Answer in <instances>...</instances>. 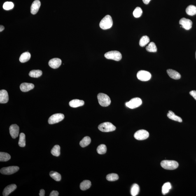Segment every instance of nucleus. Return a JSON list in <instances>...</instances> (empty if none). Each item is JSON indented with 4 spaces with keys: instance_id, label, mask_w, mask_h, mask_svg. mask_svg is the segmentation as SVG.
Returning <instances> with one entry per match:
<instances>
[{
    "instance_id": "nucleus-1",
    "label": "nucleus",
    "mask_w": 196,
    "mask_h": 196,
    "mask_svg": "<svg viewBox=\"0 0 196 196\" xmlns=\"http://www.w3.org/2000/svg\"><path fill=\"white\" fill-rule=\"evenodd\" d=\"M161 165L164 169L173 170L177 168L179 164L176 161L165 160L161 162Z\"/></svg>"
},
{
    "instance_id": "nucleus-2",
    "label": "nucleus",
    "mask_w": 196,
    "mask_h": 196,
    "mask_svg": "<svg viewBox=\"0 0 196 196\" xmlns=\"http://www.w3.org/2000/svg\"><path fill=\"white\" fill-rule=\"evenodd\" d=\"M100 27L103 29H110L113 25V20L111 16L107 15L101 21Z\"/></svg>"
},
{
    "instance_id": "nucleus-3",
    "label": "nucleus",
    "mask_w": 196,
    "mask_h": 196,
    "mask_svg": "<svg viewBox=\"0 0 196 196\" xmlns=\"http://www.w3.org/2000/svg\"><path fill=\"white\" fill-rule=\"evenodd\" d=\"M97 99L100 105L103 107L109 106L111 103L110 97L106 94L100 93L98 94Z\"/></svg>"
},
{
    "instance_id": "nucleus-4",
    "label": "nucleus",
    "mask_w": 196,
    "mask_h": 196,
    "mask_svg": "<svg viewBox=\"0 0 196 196\" xmlns=\"http://www.w3.org/2000/svg\"><path fill=\"white\" fill-rule=\"evenodd\" d=\"M98 129L101 132H108L115 131L116 127L111 122H105L100 124L98 127Z\"/></svg>"
},
{
    "instance_id": "nucleus-5",
    "label": "nucleus",
    "mask_w": 196,
    "mask_h": 196,
    "mask_svg": "<svg viewBox=\"0 0 196 196\" xmlns=\"http://www.w3.org/2000/svg\"><path fill=\"white\" fill-rule=\"evenodd\" d=\"M104 57L106 59L119 61L122 59V55L120 52L117 51H113L105 54Z\"/></svg>"
},
{
    "instance_id": "nucleus-6",
    "label": "nucleus",
    "mask_w": 196,
    "mask_h": 196,
    "mask_svg": "<svg viewBox=\"0 0 196 196\" xmlns=\"http://www.w3.org/2000/svg\"><path fill=\"white\" fill-rule=\"evenodd\" d=\"M142 104L141 99L139 98L136 97L133 98L128 102L126 103V106L130 109H133L141 106Z\"/></svg>"
},
{
    "instance_id": "nucleus-7",
    "label": "nucleus",
    "mask_w": 196,
    "mask_h": 196,
    "mask_svg": "<svg viewBox=\"0 0 196 196\" xmlns=\"http://www.w3.org/2000/svg\"><path fill=\"white\" fill-rule=\"evenodd\" d=\"M136 76L138 79L141 81H146L150 79L152 75L151 73L148 71L141 70L138 72Z\"/></svg>"
},
{
    "instance_id": "nucleus-8",
    "label": "nucleus",
    "mask_w": 196,
    "mask_h": 196,
    "mask_svg": "<svg viewBox=\"0 0 196 196\" xmlns=\"http://www.w3.org/2000/svg\"><path fill=\"white\" fill-rule=\"evenodd\" d=\"M64 118V115L62 113L55 114L49 118L48 122L50 124H54L58 123Z\"/></svg>"
},
{
    "instance_id": "nucleus-9",
    "label": "nucleus",
    "mask_w": 196,
    "mask_h": 196,
    "mask_svg": "<svg viewBox=\"0 0 196 196\" xmlns=\"http://www.w3.org/2000/svg\"><path fill=\"white\" fill-rule=\"evenodd\" d=\"M19 168L17 166H11L3 167L0 170L1 174L4 175H11L16 173L19 170Z\"/></svg>"
},
{
    "instance_id": "nucleus-10",
    "label": "nucleus",
    "mask_w": 196,
    "mask_h": 196,
    "mask_svg": "<svg viewBox=\"0 0 196 196\" xmlns=\"http://www.w3.org/2000/svg\"><path fill=\"white\" fill-rule=\"evenodd\" d=\"M149 133L145 130H140L136 132L134 134L135 139L138 140L146 139L149 136Z\"/></svg>"
},
{
    "instance_id": "nucleus-11",
    "label": "nucleus",
    "mask_w": 196,
    "mask_h": 196,
    "mask_svg": "<svg viewBox=\"0 0 196 196\" xmlns=\"http://www.w3.org/2000/svg\"><path fill=\"white\" fill-rule=\"evenodd\" d=\"M179 23L181 24V27H182L186 30H188L191 29L192 23L191 20L190 19L182 18L180 19Z\"/></svg>"
},
{
    "instance_id": "nucleus-12",
    "label": "nucleus",
    "mask_w": 196,
    "mask_h": 196,
    "mask_svg": "<svg viewBox=\"0 0 196 196\" xmlns=\"http://www.w3.org/2000/svg\"><path fill=\"white\" fill-rule=\"evenodd\" d=\"M9 130L10 134L13 139H15L18 136L19 128V126L17 124H13L10 126Z\"/></svg>"
},
{
    "instance_id": "nucleus-13",
    "label": "nucleus",
    "mask_w": 196,
    "mask_h": 196,
    "mask_svg": "<svg viewBox=\"0 0 196 196\" xmlns=\"http://www.w3.org/2000/svg\"><path fill=\"white\" fill-rule=\"evenodd\" d=\"M49 65L54 69L58 68L62 64V60L57 58H55L50 60L49 62Z\"/></svg>"
},
{
    "instance_id": "nucleus-14",
    "label": "nucleus",
    "mask_w": 196,
    "mask_h": 196,
    "mask_svg": "<svg viewBox=\"0 0 196 196\" xmlns=\"http://www.w3.org/2000/svg\"><path fill=\"white\" fill-rule=\"evenodd\" d=\"M41 3L38 0H35L32 3L31 8V13L35 15L38 13L41 7Z\"/></svg>"
},
{
    "instance_id": "nucleus-15",
    "label": "nucleus",
    "mask_w": 196,
    "mask_h": 196,
    "mask_svg": "<svg viewBox=\"0 0 196 196\" xmlns=\"http://www.w3.org/2000/svg\"><path fill=\"white\" fill-rule=\"evenodd\" d=\"M9 100L8 92L5 90L0 91V103L5 104L8 102Z\"/></svg>"
},
{
    "instance_id": "nucleus-16",
    "label": "nucleus",
    "mask_w": 196,
    "mask_h": 196,
    "mask_svg": "<svg viewBox=\"0 0 196 196\" xmlns=\"http://www.w3.org/2000/svg\"><path fill=\"white\" fill-rule=\"evenodd\" d=\"M17 188L15 184H11L8 185L5 188L3 192V195L4 196H8L12 192L14 191Z\"/></svg>"
},
{
    "instance_id": "nucleus-17",
    "label": "nucleus",
    "mask_w": 196,
    "mask_h": 196,
    "mask_svg": "<svg viewBox=\"0 0 196 196\" xmlns=\"http://www.w3.org/2000/svg\"><path fill=\"white\" fill-rule=\"evenodd\" d=\"M34 87V85L32 83H23L20 85L21 90L23 92H27L32 90Z\"/></svg>"
},
{
    "instance_id": "nucleus-18",
    "label": "nucleus",
    "mask_w": 196,
    "mask_h": 196,
    "mask_svg": "<svg viewBox=\"0 0 196 196\" xmlns=\"http://www.w3.org/2000/svg\"><path fill=\"white\" fill-rule=\"evenodd\" d=\"M167 72L171 78L175 80H178L181 78V75L178 72L172 69L167 70Z\"/></svg>"
},
{
    "instance_id": "nucleus-19",
    "label": "nucleus",
    "mask_w": 196,
    "mask_h": 196,
    "mask_svg": "<svg viewBox=\"0 0 196 196\" xmlns=\"http://www.w3.org/2000/svg\"><path fill=\"white\" fill-rule=\"evenodd\" d=\"M84 102L83 100L78 99H75L70 101L69 106L72 108H77L84 106Z\"/></svg>"
},
{
    "instance_id": "nucleus-20",
    "label": "nucleus",
    "mask_w": 196,
    "mask_h": 196,
    "mask_svg": "<svg viewBox=\"0 0 196 196\" xmlns=\"http://www.w3.org/2000/svg\"><path fill=\"white\" fill-rule=\"evenodd\" d=\"M167 116L169 118L174 120L175 121L180 122H182V120L181 117L175 115V113L172 111H169V113H167Z\"/></svg>"
},
{
    "instance_id": "nucleus-21",
    "label": "nucleus",
    "mask_w": 196,
    "mask_h": 196,
    "mask_svg": "<svg viewBox=\"0 0 196 196\" xmlns=\"http://www.w3.org/2000/svg\"><path fill=\"white\" fill-rule=\"evenodd\" d=\"M31 57V54L29 52H24L21 55L19 58V61L22 63L27 62L30 59Z\"/></svg>"
},
{
    "instance_id": "nucleus-22",
    "label": "nucleus",
    "mask_w": 196,
    "mask_h": 196,
    "mask_svg": "<svg viewBox=\"0 0 196 196\" xmlns=\"http://www.w3.org/2000/svg\"><path fill=\"white\" fill-rule=\"evenodd\" d=\"M91 186V182L89 180H84L80 183V188L82 190L85 191L88 189Z\"/></svg>"
},
{
    "instance_id": "nucleus-23",
    "label": "nucleus",
    "mask_w": 196,
    "mask_h": 196,
    "mask_svg": "<svg viewBox=\"0 0 196 196\" xmlns=\"http://www.w3.org/2000/svg\"><path fill=\"white\" fill-rule=\"evenodd\" d=\"M185 11L189 15H195L196 14V7L194 5H190L186 8Z\"/></svg>"
},
{
    "instance_id": "nucleus-24",
    "label": "nucleus",
    "mask_w": 196,
    "mask_h": 196,
    "mask_svg": "<svg viewBox=\"0 0 196 196\" xmlns=\"http://www.w3.org/2000/svg\"><path fill=\"white\" fill-rule=\"evenodd\" d=\"M11 156L9 154L5 152H0V161H8L11 159Z\"/></svg>"
},
{
    "instance_id": "nucleus-25",
    "label": "nucleus",
    "mask_w": 196,
    "mask_h": 196,
    "mask_svg": "<svg viewBox=\"0 0 196 196\" xmlns=\"http://www.w3.org/2000/svg\"><path fill=\"white\" fill-rule=\"evenodd\" d=\"M91 139L88 136H86L80 142V145L82 148H84L90 144L91 142Z\"/></svg>"
},
{
    "instance_id": "nucleus-26",
    "label": "nucleus",
    "mask_w": 196,
    "mask_h": 196,
    "mask_svg": "<svg viewBox=\"0 0 196 196\" xmlns=\"http://www.w3.org/2000/svg\"><path fill=\"white\" fill-rule=\"evenodd\" d=\"M42 71L40 70H33L29 72V76L32 78H38L42 75Z\"/></svg>"
},
{
    "instance_id": "nucleus-27",
    "label": "nucleus",
    "mask_w": 196,
    "mask_h": 196,
    "mask_svg": "<svg viewBox=\"0 0 196 196\" xmlns=\"http://www.w3.org/2000/svg\"><path fill=\"white\" fill-rule=\"evenodd\" d=\"M171 188V185L170 183L167 182L164 184L162 187V193L163 195H165L169 192V190Z\"/></svg>"
},
{
    "instance_id": "nucleus-28",
    "label": "nucleus",
    "mask_w": 196,
    "mask_h": 196,
    "mask_svg": "<svg viewBox=\"0 0 196 196\" xmlns=\"http://www.w3.org/2000/svg\"><path fill=\"white\" fill-rule=\"evenodd\" d=\"M18 144L21 147H24L26 146V136L24 133H21L19 135Z\"/></svg>"
},
{
    "instance_id": "nucleus-29",
    "label": "nucleus",
    "mask_w": 196,
    "mask_h": 196,
    "mask_svg": "<svg viewBox=\"0 0 196 196\" xmlns=\"http://www.w3.org/2000/svg\"><path fill=\"white\" fill-rule=\"evenodd\" d=\"M150 38L147 36H144L142 37L140 40L139 44L142 47H144L149 42Z\"/></svg>"
},
{
    "instance_id": "nucleus-30",
    "label": "nucleus",
    "mask_w": 196,
    "mask_h": 196,
    "mask_svg": "<svg viewBox=\"0 0 196 196\" xmlns=\"http://www.w3.org/2000/svg\"><path fill=\"white\" fill-rule=\"evenodd\" d=\"M139 185L136 184H134L132 185L131 189V194L133 196L137 195L139 193Z\"/></svg>"
},
{
    "instance_id": "nucleus-31",
    "label": "nucleus",
    "mask_w": 196,
    "mask_h": 196,
    "mask_svg": "<svg viewBox=\"0 0 196 196\" xmlns=\"http://www.w3.org/2000/svg\"><path fill=\"white\" fill-rule=\"evenodd\" d=\"M146 50L149 52H155L157 51V47L155 43L152 42L146 47Z\"/></svg>"
},
{
    "instance_id": "nucleus-32",
    "label": "nucleus",
    "mask_w": 196,
    "mask_h": 196,
    "mask_svg": "<svg viewBox=\"0 0 196 196\" xmlns=\"http://www.w3.org/2000/svg\"><path fill=\"white\" fill-rule=\"evenodd\" d=\"M60 147L59 145H56L51 150L52 155L56 157H58L60 155Z\"/></svg>"
},
{
    "instance_id": "nucleus-33",
    "label": "nucleus",
    "mask_w": 196,
    "mask_h": 196,
    "mask_svg": "<svg viewBox=\"0 0 196 196\" xmlns=\"http://www.w3.org/2000/svg\"><path fill=\"white\" fill-rule=\"evenodd\" d=\"M50 175L51 177L56 181H59L61 179V175L56 171H51L50 173Z\"/></svg>"
},
{
    "instance_id": "nucleus-34",
    "label": "nucleus",
    "mask_w": 196,
    "mask_h": 196,
    "mask_svg": "<svg viewBox=\"0 0 196 196\" xmlns=\"http://www.w3.org/2000/svg\"><path fill=\"white\" fill-rule=\"evenodd\" d=\"M107 180L109 181H117L119 178L118 175L115 173H112L108 174L106 176Z\"/></svg>"
},
{
    "instance_id": "nucleus-35",
    "label": "nucleus",
    "mask_w": 196,
    "mask_h": 196,
    "mask_svg": "<svg viewBox=\"0 0 196 196\" xmlns=\"http://www.w3.org/2000/svg\"><path fill=\"white\" fill-rule=\"evenodd\" d=\"M107 148L106 145L101 144L97 147V151L98 153L100 155H103L106 153Z\"/></svg>"
},
{
    "instance_id": "nucleus-36",
    "label": "nucleus",
    "mask_w": 196,
    "mask_h": 196,
    "mask_svg": "<svg viewBox=\"0 0 196 196\" xmlns=\"http://www.w3.org/2000/svg\"><path fill=\"white\" fill-rule=\"evenodd\" d=\"M142 14V10L140 7H136L135 9L133 12V15L134 17L136 18H138L141 16Z\"/></svg>"
},
{
    "instance_id": "nucleus-37",
    "label": "nucleus",
    "mask_w": 196,
    "mask_h": 196,
    "mask_svg": "<svg viewBox=\"0 0 196 196\" xmlns=\"http://www.w3.org/2000/svg\"><path fill=\"white\" fill-rule=\"evenodd\" d=\"M14 3L11 2H7L3 5V9L6 10H11L14 8Z\"/></svg>"
},
{
    "instance_id": "nucleus-38",
    "label": "nucleus",
    "mask_w": 196,
    "mask_h": 196,
    "mask_svg": "<svg viewBox=\"0 0 196 196\" xmlns=\"http://www.w3.org/2000/svg\"><path fill=\"white\" fill-rule=\"evenodd\" d=\"M59 195V192L57 191H53L50 193V196H58Z\"/></svg>"
},
{
    "instance_id": "nucleus-39",
    "label": "nucleus",
    "mask_w": 196,
    "mask_h": 196,
    "mask_svg": "<svg viewBox=\"0 0 196 196\" xmlns=\"http://www.w3.org/2000/svg\"><path fill=\"white\" fill-rule=\"evenodd\" d=\"M190 94L192 97H193L194 99L196 100V91L192 90L190 92Z\"/></svg>"
},
{
    "instance_id": "nucleus-40",
    "label": "nucleus",
    "mask_w": 196,
    "mask_h": 196,
    "mask_svg": "<svg viewBox=\"0 0 196 196\" xmlns=\"http://www.w3.org/2000/svg\"><path fill=\"white\" fill-rule=\"evenodd\" d=\"M45 191L44 190L41 189L40 190L39 195L40 196H45Z\"/></svg>"
},
{
    "instance_id": "nucleus-41",
    "label": "nucleus",
    "mask_w": 196,
    "mask_h": 196,
    "mask_svg": "<svg viewBox=\"0 0 196 196\" xmlns=\"http://www.w3.org/2000/svg\"><path fill=\"white\" fill-rule=\"evenodd\" d=\"M142 1L144 4L148 5L149 3L150 2L151 0H142Z\"/></svg>"
},
{
    "instance_id": "nucleus-42",
    "label": "nucleus",
    "mask_w": 196,
    "mask_h": 196,
    "mask_svg": "<svg viewBox=\"0 0 196 196\" xmlns=\"http://www.w3.org/2000/svg\"><path fill=\"white\" fill-rule=\"evenodd\" d=\"M5 29V27L2 25H1L0 26V31L2 32Z\"/></svg>"
},
{
    "instance_id": "nucleus-43",
    "label": "nucleus",
    "mask_w": 196,
    "mask_h": 196,
    "mask_svg": "<svg viewBox=\"0 0 196 196\" xmlns=\"http://www.w3.org/2000/svg\"><path fill=\"white\" fill-rule=\"evenodd\" d=\"M195 57H196V52L195 53Z\"/></svg>"
}]
</instances>
